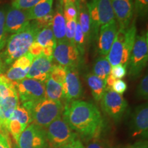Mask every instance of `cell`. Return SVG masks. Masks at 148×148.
<instances>
[{
	"instance_id": "1",
	"label": "cell",
	"mask_w": 148,
	"mask_h": 148,
	"mask_svg": "<svg viewBox=\"0 0 148 148\" xmlns=\"http://www.w3.org/2000/svg\"><path fill=\"white\" fill-rule=\"evenodd\" d=\"M63 119L72 130L85 137L96 134L101 126L100 111L93 103L74 100L68 102L63 109Z\"/></svg>"
},
{
	"instance_id": "2",
	"label": "cell",
	"mask_w": 148,
	"mask_h": 148,
	"mask_svg": "<svg viewBox=\"0 0 148 148\" xmlns=\"http://www.w3.org/2000/svg\"><path fill=\"white\" fill-rule=\"evenodd\" d=\"M40 30L35 21H32L20 32L9 37L4 51L0 54L3 63L5 65H10L16 59L28 52Z\"/></svg>"
},
{
	"instance_id": "3",
	"label": "cell",
	"mask_w": 148,
	"mask_h": 148,
	"mask_svg": "<svg viewBox=\"0 0 148 148\" xmlns=\"http://www.w3.org/2000/svg\"><path fill=\"white\" fill-rule=\"evenodd\" d=\"M136 36V27L134 21L126 28L119 27L115 39L106 56L111 66L123 64L127 66Z\"/></svg>"
},
{
	"instance_id": "4",
	"label": "cell",
	"mask_w": 148,
	"mask_h": 148,
	"mask_svg": "<svg viewBox=\"0 0 148 148\" xmlns=\"http://www.w3.org/2000/svg\"><path fill=\"white\" fill-rule=\"evenodd\" d=\"M27 109L32 119V123L45 129L51 122L61 116L63 105L60 101L43 99L22 103Z\"/></svg>"
},
{
	"instance_id": "5",
	"label": "cell",
	"mask_w": 148,
	"mask_h": 148,
	"mask_svg": "<svg viewBox=\"0 0 148 148\" xmlns=\"http://www.w3.org/2000/svg\"><path fill=\"white\" fill-rule=\"evenodd\" d=\"M148 60V32H143L136 36L134 46L127 63L129 75L137 78L147 65Z\"/></svg>"
},
{
	"instance_id": "6",
	"label": "cell",
	"mask_w": 148,
	"mask_h": 148,
	"mask_svg": "<svg viewBox=\"0 0 148 148\" xmlns=\"http://www.w3.org/2000/svg\"><path fill=\"white\" fill-rule=\"evenodd\" d=\"M48 147L60 148L76 139L77 134L73 132L63 118L59 116L46 127Z\"/></svg>"
},
{
	"instance_id": "7",
	"label": "cell",
	"mask_w": 148,
	"mask_h": 148,
	"mask_svg": "<svg viewBox=\"0 0 148 148\" xmlns=\"http://www.w3.org/2000/svg\"><path fill=\"white\" fill-rule=\"evenodd\" d=\"M53 58L63 67L78 68L82 57L79 54L75 44L64 40L58 42L53 51Z\"/></svg>"
},
{
	"instance_id": "8",
	"label": "cell",
	"mask_w": 148,
	"mask_h": 148,
	"mask_svg": "<svg viewBox=\"0 0 148 148\" xmlns=\"http://www.w3.org/2000/svg\"><path fill=\"white\" fill-rule=\"evenodd\" d=\"M12 83L15 86L21 103L45 98L44 82L34 79L25 78Z\"/></svg>"
},
{
	"instance_id": "9",
	"label": "cell",
	"mask_w": 148,
	"mask_h": 148,
	"mask_svg": "<svg viewBox=\"0 0 148 148\" xmlns=\"http://www.w3.org/2000/svg\"><path fill=\"white\" fill-rule=\"evenodd\" d=\"M101 105L107 114L115 121H119L127 108L123 96L110 89H106L101 99Z\"/></svg>"
},
{
	"instance_id": "10",
	"label": "cell",
	"mask_w": 148,
	"mask_h": 148,
	"mask_svg": "<svg viewBox=\"0 0 148 148\" xmlns=\"http://www.w3.org/2000/svg\"><path fill=\"white\" fill-rule=\"evenodd\" d=\"M16 144L19 148H47L45 130L30 123L20 135Z\"/></svg>"
},
{
	"instance_id": "11",
	"label": "cell",
	"mask_w": 148,
	"mask_h": 148,
	"mask_svg": "<svg viewBox=\"0 0 148 148\" xmlns=\"http://www.w3.org/2000/svg\"><path fill=\"white\" fill-rule=\"evenodd\" d=\"M66 77L62 85V98L68 103L82 97L83 89L79 77L78 68L66 67Z\"/></svg>"
},
{
	"instance_id": "12",
	"label": "cell",
	"mask_w": 148,
	"mask_h": 148,
	"mask_svg": "<svg viewBox=\"0 0 148 148\" xmlns=\"http://www.w3.org/2000/svg\"><path fill=\"white\" fill-rule=\"evenodd\" d=\"M132 137H147L148 134V106L147 103H142L134 109L130 124Z\"/></svg>"
},
{
	"instance_id": "13",
	"label": "cell",
	"mask_w": 148,
	"mask_h": 148,
	"mask_svg": "<svg viewBox=\"0 0 148 148\" xmlns=\"http://www.w3.org/2000/svg\"><path fill=\"white\" fill-rule=\"evenodd\" d=\"M114 16L121 28L130 25L134 13V0H110Z\"/></svg>"
},
{
	"instance_id": "14",
	"label": "cell",
	"mask_w": 148,
	"mask_h": 148,
	"mask_svg": "<svg viewBox=\"0 0 148 148\" xmlns=\"http://www.w3.org/2000/svg\"><path fill=\"white\" fill-rule=\"evenodd\" d=\"M119 25L115 19L100 27L98 34V52L100 56H106L119 30Z\"/></svg>"
},
{
	"instance_id": "15",
	"label": "cell",
	"mask_w": 148,
	"mask_h": 148,
	"mask_svg": "<svg viewBox=\"0 0 148 148\" xmlns=\"http://www.w3.org/2000/svg\"><path fill=\"white\" fill-rule=\"evenodd\" d=\"M27 11L16 9L12 7L5 12V29L9 34H15L25 28L29 23Z\"/></svg>"
},
{
	"instance_id": "16",
	"label": "cell",
	"mask_w": 148,
	"mask_h": 148,
	"mask_svg": "<svg viewBox=\"0 0 148 148\" xmlns=\"http://www.w3.org/2000/svg\"><path fill=\"white\" fill-rule=\"evenodd\" d=\"M53 58H49L43 55L34 58L26 78L34 79L39 82H44L49 77V73L52 68Z\"/></svg>"
},
{
	"instance_id": "17",
	"label": "cell",
	"mask_w": 148,
	"mask_h": 148,
	"mask_svg": "<svg viewBox=\"0 0 148 148\" xmlns=\"http://www.w3.org/2000/svg\"><path fill=\"white\" fill-rule=\"evenodd\" d=\"M75 4L77 10V21H78L84 33L86 42H89L92 38L91 24L87 8V2L86 0H76Z\"/></svg>"
},
{
	"instance_id": "18",
	"label": "cell",
	"mask_w": 148,
	"mask_h": 148,
	"mask_svg": "<svg viewBox=\"0 0 148 148\" xmlns=\"http://www.w3.org/2000/svg\"><path fill=\"white\" fill-rule=\"evenodd\" d=\"M62 5L57 1L56 10L53 11V17L51 29L56 42H60L66 39V21L64 17Z\"/></svg>"
},
{
	"instance_id": "19",
	"label": "cell",
	"mask_w": 148,
	"mask_h": 148,
	"mask_svg": "<svg viewBox=\"0 0 148 148\" xmlns=\"http://www.w3.org/2000/svg\"><path fill=\"white\" fill-rule=\"evenodd\" d=\"M18 104V96L17 91H15L9 97L5 98L0 104V116L2 123L3 130H4V132H6L9 120Z\"/></svg>"
},
{
	"instance_id": "20",
	"label": "cell",
	"mask_w": 148,
	"mask_h": 148,
	"mask_svg": "<svg viewBox=\"0 0 148 148\" xmlns=\"http://www.w3.org/2000/svg\"><path fill=\"white\" fill-rule=\"evenodd\" d=\"M99 16L100 27L115 19L110 0H92Z\"/></svg>"
},
{
	"instance_id": "21",
	"label": "cell",
	"mask_w": 148,
	"mask_h": 148,
	"mask_svg": "<svg viewBox=\"0 0 148 148\" xmlns=\"http://www.w3.org/2000/svg\"><path fill=\"white\" fill-rule=\"evenodd\" d=\"M85 78L95 100L97 101H100L106 89L105 81L92 73L86 74Z\"/></svg>"
},
{
	"instance_id": "22",
	"label": "cell",
	"mask_w": 148,
	"mask_h": 148,
	"mask_svg": "<svg viewBox=\"0 0 148 148\" xmlns=\"http://www.w3.org/2000/svg\"><path fill=\"white\" fill-rule=\"evenodd\" d=\"M53 0H40L34 7L27 11V16L29 21L38 19L47 15L52 10Z\"/></svg>"
},
{
	"instance_id": "23",
	"label": "cell",
	"mask_w": 148,
	"mask_h": 148,
	"mask_svg": "<svg viewBox=\"0 0 148 148\" xmlns=\"http://www.w3.org/2000/svg\"><path fill=\"white\" fill-rule=\"evenodd\" d=\"M45 98L53 101H60L62 99V84L48 77L44 82Z\"/></svg>"
},
{
	"instance_id": "24",
	"label": "cell",
	"mask_w": 148,
	"mask_h": 148,
	"mask_svg": "<svg viewBox=\"0 0 148 148\" xmlns=\"http://www.w3.org/2000/svg\"><path fill=\"white\" fill-rule=\"evenodd\" d=\"M111 67L112 66L110 65L107 57L100 56L94 62L92 71L94 75L99 77L103 81H106L107 77L110 75Z\"/></svg>"
},
{
	"instance_id": "25",
	"label": "cell",
	"mask_w": 148,
	"mask_h": 148,
	"mask_svg": "<svg viewBox=\"0 0 148 148\" xmlns=\"http://www.w3.org/2000/svg\"><path fill=\"white\" fill-rule=\"evenodd\" d=\"M35 41L41 45L43 47L46 46H50L54 49L57 44L51 27L40 29L36 35Z\"/></svg>"
},
{
	"instance_id": "26",
	"label": "cell",
	"mask_w": 148,
	"mask_h": 148,
	"mask_svg": "<svg viewBox=\"0 0 148 148\" xmlns=\"http://www.w3.org/2000/svg\"><path fill=\"white\" fill-rule=\"evenodd\" d=\"M10 119H15L16 121H18L23 125L25 129L30 123H32V119L28 111L23 105L19 104V103H18L14 112L12 113L10 120Z\"/></svg>"
},
{
	"instance_id": "27",
	"label": "cell",
	"mask_w": 148,
	"mask_h": 148,
	"mask_svg": "<svg viewBox=\"0 0 148 148\" xmlns=\"http://www.w3.org/2000/svg\"><path fill=\"white\" fill-rule=\"evenodd\" d=\"M16 91L15 86L11 81L3 75H0V104L5 98Z\"/></svg>"
},
{
	"instance_id": "28",
	"label": "cell",
	"mask_w": 148,
	"mask_h": 148,
	"mask_svg": "<svg viewBox=\"0 0 148 148\" xmlns=\"http://www.w3.org/2000/svg\"><path fill=\"white\" fill-rule=\"evenodd\" d=\"M75 2L76 0H62L60 2H59L62 4V8H64L62 10L66 21H69L77 18V10Z\"/></svg>"
},
{
	"instance_id": "29",
	"label": "cell",
	"mask_w": 148,
	"mask_h": 148,
	"mask_svg": "<svg viewBox=\"0 0 148 148\" xmlns=\"http://www.w3.org/2000/svg\"><path fill=\"white\" fill-rule=\"evenodd\" d=\"M74 44L75 47H77L79 54L81 56L83 57L85 53V49H86V38H85L84 34L83 33L82 29H81L80 25L77 21L76 29H75V36H74Z\"/></svg>"
},
{
	"instance_id": "30",
	"label": "cell",
	"mask_w": 148,
	"mask_h": 148,
	"mask_svg": "<svg viewBox=\"0 0 148 148\" xmlns=\"http://www.w3.org/2000/svg\"><path fill=\"white\" fill-rule=\"evenodd\" d=\"M28 71L29 70H25L22 69L21 68L11 66L6 72L5 76L12 82H18L26 77Z\"/></svg>"
},
{
	"instance_id": "31",
	"label": "cell",
	"mask_w": 148,
	"mask_h": 148,
	"mask_svg": "<svg viewBox=\"0 0 148 148\" xmlns=\"http://www.w3.org/2000/svg\"><path fill=\"white\" fill-rule=\"evenodd\" d=\"M66 73V70L65 67H63L60 65L53 64L50 73H49V77H50L55 82L62 85L64 82V79H65Z\"/></svg>"
},
{
	"instance_id": "32",
	"label": "cell",
	"mask_w": 148,
	"mask_h": 148,
	"mask_svg": "<svg viewBox=\"0 0 148 148\" xmlns=\"http://www.w3.org/2000/svg\"><path fill=\"white\" fill-rule=\"evenodd\" d=\"M135 97L140 100H147L148 98V75H144L138 83L135 92Z\"/></svg>"
},
{
	"instance_id": "33",
	"label": "cell",
	"mask_w": 148,
	"mask_h": 148,
	"mask_svg": "<svg viewBox=\"0 0 148 148\" xmlns=\"http://www.w3.org/2000/svg\"><path fill=\"white\" fill-rule=\"evenodd\" d=\"M25 128L23 125L16 120L10 119L9 121L8 126H7V131L10 133L16 143H17L20 135L23 132Z\"/></svg>"
},
{
	"instance_id": "34",
	"label": "cell",
	"mask_w": 148,
	"mask_h": 148,
	"mask_svg": "<svg viewBox=\"0 0 148 148\" xmlns=\"http://www.w3.org/2000/svg\"><path fill=\"white\" fill-rule=\"evenodd\" d=\"M34 60V57L32 54H30L29 52L25 53V55L22 56L21 57L16 59L12 62V66L13 67H18L22 69L29 70L31 64Z\"/></svg>"
},
{
	"instance_id": "35",
	"label": "cell",
	"mask_w": 148,
	"mask_h": 148,
	"mask_svg": "<svg viewBox=\"0 0 148 148\" xmlns=\"http://www.w3.org/2000/svg\"><path fill=\"white\" fill-rule=\"evenodd\" d=\"M5 10L4 8H0V51L3 49L7 41V32L5 29Z\"/></svg>"
},
{
	"instance_id": "36",
	"label": "cell",
	"mask_w": 148,
	"mask_h": 148,
	"mask_svg": "<svg viewBox=\"0 0 148 148\" xmlns=\"http://www.w3.org/2000/svg\"><path fill=\"white\" fill-rule=\"evenodd\" d=\"M40 0H14L12 3V8L22 10H27L34 7Z\"/></svg>"
},
{
	"instance_id": "37",
	"label": "cell",
	"mask_w": 148,
	"mask_h": 148,
	"mask_svg": "<svg viewBox=\"0 0 148 148\" xmlns=\"http://www.w3.org/2000/svg\"><path fill=\"white\" fill-rule=\"evenodd\" d=\"M134 11L140 17H145L148 12V0H134Z\"/></svg>"
},
{
	"instance_id": "38",
	"label": "cell",
	"mask_w": 148,
	"mask_h": 148,
	"mask_svg": "<svg viewBox=\"0 0 148 148\" xmlns=\"http://www.w3.org/2000/svg\"><path fill=\"white\" fill-rule=\"evenodd\" d=\"M53 17V10H52L49 14H47V15L42 16V17L38 18V19L34 20V21H35V23H36L37 27H38L40 29H42L43 28H45V27H51Z\"/></svg>"
},
{
	"instance_id": "39",
	"label": "cell",
	"mask_w": 148,
	"mask_h": 148,
	"mask_svg": "<svg viewBox=\"0 0 148 148\" xmlns=\"http://www.w3.org/2000/svg\"><path fill=\"white\" fill-rule=\"evenodd\" d=\"M77 18L66 21V39L74 43V36L76 29Z\"/></svg>"
},
{
	"instance_id": "40",
	"label": "cell",
	"mask_w": 148,
	"mask_h": 148,
	"mask_svg": "<svg viewBox=\"0 0 148 148\" xmlns=\"http://www.w3.org/2000/svg\"><path fill=\"white\" fill-rule=\"evenodd\" d=\"M110 74L116 79H121L127 74V66L117 64L111 67Z\"/></svg>"
},
{
	"instance_id": "41",
	"label": "cell",
	"mask_w": 148,
	"mask_h": 148,
	"mask_svg": "<svg viewBox=\"0 0 148 148\" xmlns=\"http://www.w3.org/2000/svg\"><path fill=\"white\" fill-rule=\"evenodd\" d=\"M127 88V85L124 80H123V79H116L113 85H112L111 90L122 95V94L124 93Z\"/></svg>"
},
{
	"instance_id": "42",
	"label": "cell",
	"mask_w": 148,
	"mask_h": 148,
	"mask_svg": "<svg viewBox=\"0 0 148 148\" xmlns=\"http://www.w3.org/2000/svg\"><path fill=\"white\" fill-rule=\"evenodd\" d=\"M42 51H43V47L37 42L34 41L29 47L28 52L30 54H32L34 58H35V57L41 55Z\"/></svg>"
},
{
	"instance_id": "43",
	"label": "cell",
	"mask_w": 148,
	"mask_h": 148,
	"mask_svg": "<svg viewBox=\"0 0 148 148\" xmlns=\"http://www.w3.org/2000/svg\"><path fill=\"white\" fill-rule=\"evenodd\" d=\"M85 148H108L105 142L99 139L98 138H94Z\"/></svg>"
},
{
	"instance_id": "44",
	"label": "cell",
	"mask_w": 148,
	"mask_h": 148,
	"mask_svg": "<svg viewBox=\"0 0 148 148\" xmlns=\"http://www.w3.org/2000/svg\"><path fill=\"white\" fill-rule=\"evenodd\" d=\"M0 148H11L8 138L1 132H0Z\"/></svg>"
},
{
	"instance_id": "45",
	"label": "cell",
	"mask_w": 148,
	"mask_h": 148,
	"mask_svg": "<svg viewBox=\"0 0 148 148\" xmlns=\"http://www.w3.org/2000/svg\"><path fill=\"white\" fill-rule=\"evenodd\" d=\"M60 148H84V146L80 140L75 139Z\"/></svg>"
},
{
	"instance_id": "46",
	"label": "cell",
	"mask_w": 148,
	"mask_h": 148,
	"mask_svg": "<svg viewBox=\"0 0 148 148\" xmlns=\"http://www.w3.org/2000/svg\"><path fill=\"white\" fill-rule=\"evenodd\" d=\"M53 51H54V48L53 47H50V46H46V47H43L42 55H43L45 57H47V58H53Z\"/></svg>"
},
{
	"instance_id": "47",
	"label": "cell",
	"mask_w": 148,
	"mask_h": 148,
	"mask_svg": "<svg viewBox=\"0 0 148 148\" xmlns=\"http://www.w3.org/2000/svg\"><path fill=\"white\" fill-rule=\"evenodd\" d=\"M128 148H148V144L145 140H139L132 144Z\"/></svg>"
},
{
	"instance_id": "48",
	"label": "cell",
	"mask_w": 148,
	"mask_h": 148,
	"mask_svg": "<svg viewBox=\"0 0 148 148\" xmlns=\"http://www.w3.org/2000/svg\"><path fill=\"white\" fill-rule=\"evenodd\" d=\"M116 80V79L115 78H114V77H112V75H111L110 74V75H109L107 77V78L106 79V81H105V82H106V89H110L111 90V88H112V85H113V84Z\"/></svg>"
},
{
	"instance_id": "49",
	"label": "cell",
	"mask_w": 148,
	"mask_h": 148,
	"mask_svg": "<svg viewBox=\"0 0 148 148\" xmlns=\"http://www.w3.org/2000/svg\"><path fill=\"white\" fill-rule=\"evenodd\" d=\"M4 70V64L3 63L2 60H1V58H0V75L3 72Z\"/></svg>"
},
{
	"instance_id": "50",
	"label": "cell",
	"mask_w": 148,
	"mask_h": 148,
	"mask_svg": "<svg viewBox=\"0 0 148 148\" xmlns=\"http://www.w3.org/2000/svg\"><path fill=\"white\" fill-rule=\"evenodd\" d=\"M3 130V127H2V123H1V116H0V132H1V131Z\"/></svg>"
},
{
	"instance_id": "51",
	"label": "cell",
	"mask_w": 148,
	"mask_h": 148,
	"mask_svg": "<svg viewBox=\"0 0 148 148\" xmlns=\"http://www.w3.org/2000/svg\"><path fill=\"white\" fill-rule=\"evenodd\" d=\"M13 148H19V147H18V146L17 145V144L15 143V144H14V145H13Z\"/></svg>"
},
{
	"instance_id": "52",
	"label": "cell",
	"mask_w": 148,
	"mask_h": 148,
	"mask_svg": "<svg viewBox=\"0 0 148 148\" xmlns=\"http://www.w3.org/2000/svg\"><path fill=\"white\" fill-rule=\"evenodd\" d=\"M61 1H62V0H58V1H59V2H60Z\"/></svg>"
}]
</instances>
